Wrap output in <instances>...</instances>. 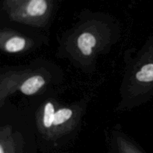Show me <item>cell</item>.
<instances>
[{
  "mask_svg": "<svg viewBox=\"0 0 153 153\" xmlns=\"http://www.w3.org/2000/svg\"><path fill=\"white\" fill-rule=\"evenodd\" d=\"M45 84V81L41 76H36L27 79L21 87V91L25 95L35 94Z\"/></svg>",
  "mask_w": 153,
  "mask_h": 153,
  "instance_id": "6da1fadb",
  "label": "cell"
},
{
  "mask_svg": "<svg viewBox=\"0 0 153 153\" xmlns=\"http://www.w3.org/2000/svg\"><path fill=\"white\" fill-rule=\"evenodd\" d=\"M96 39L90 33H84L78 39V46L82 53L85 55H90L92 52V48L95 46Z\"/></svg>",
  "mask_w": 153,
  "mask_h": 153,
  "instance_id": "7a4b0ae2",
  "label": "cell"
},
{
  "mask_svg": "<svg viewBox=\"0 0 153 153\" xmlns=\"http://www.w3.org/2000/svg\"><path fill=\"white\" fill-rule=\"evenodd\" d=\"M47 8V3L44 0H32L27 7V12L31 16H41Z\"/></svg>",
  "mask_w": 153,
  "mask_h": 153,
  "instance_id": "3957f363",
  "label": "cell"
},
{
  "mask_svg": "<svg viewBox=\"0 0 153 153\" xmlns=\"http://www.w3.org/2000/svg\"><path fill=\"white\" fill-rule=\"evenodd\" d=\"M137 80L142 82H153V64L143 66L136 75Z\"/></svg>",
  "mask_w": 153,
  "mask_h": 153,
  "instance_id": "277c9868",
  "label": "cell"
},
{
  "mask_svg": "<svg viewBox=\"0 0 153 153\" xmlns=\"http://www.w3.org/2000/svg\"><path fill=\"white\" fill-rule=\"evenodd\" d=\"M25 45V40L22 37H15L7 40L5 49L9 52H16L22 50Z\"/></svg>",
  "mask_w": 153,
  "mask_h": 153,
  "instance_id": "5b68a950",
  "label": "cell"
},
{
  "mask_svg": "<svg viewBox=\"0 0 153 153\" xmlns=\"http://www.w3.org/2000/svg\"><path fill=\"white\" fill-rule=\"evenodd\" d=\"M55 108L51 102L46 103L44 108V116H43V124L45 127L49 128L53 125L54 117H55Z\"/></svg>",
  "mask_w": 153,
  "mask_h": 153,
  "instance_id": "8992f818",
  "label": "cell"
},
{
  "mask_svg": "<svg viewBox=\"0 0 153 153\" xmlns=\"http://www.w3.org/2000/svg\"><path fill=\"white\" fill-rule=\"evenodd\" d=\"M72 114H73V112L69 108H63L58 111L55 114L53 125L58 126L64 123L71 117Z\"/></svg>",
  "mask_w": 153,
  "mask_h": 153,
  "instance_id": "52a82bcc",
  "label": "cell"
},
{
  "mask_svg": "<svg viewBox=\"0 0 153 153\" xmlns=\"http://www.w3.org/2000/svg\"><path fill=\"white\" fill-rule=\"evenodd\" d=\"M0 153H4V149H3L2 146H0Z\"/></svg>",
  "mask_w": 153,
  "mask_h": 153,
  "instance_id": "ba28073f",
  "label": "cell"
}]
</instances>
